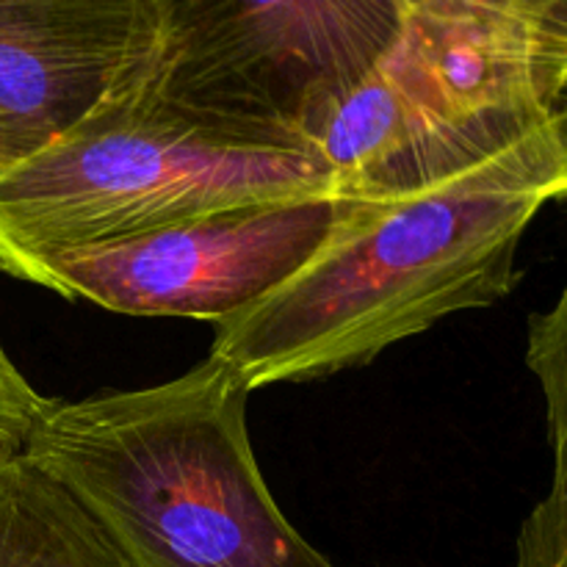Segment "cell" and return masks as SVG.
Listing matches in <instances>:
<instances>
[{"label": "cell", "instance_id": "3", "mask_svg": "<svg viewBox=\"0 0 567 567\" xmlns=\"http://www.w3.org/2000/svg\"><path fill=\"white\" fill-rule=\"evenodd\" d=\"M332 194L305 150L249 142L150 89L0 172V271L219 210Z\"/></svg>", "mask_w": 567, "mask_h": 567}, {"label": "cell", "instance_id": "9", "mask_svg": "<svg viewBox=\"0 0 567 567\" xmlns=\"http://www.w3.org/2000/svg\"><path fill=\"white\" fill-rule=\"evenodd\" d=\"M526 365L546 404L551 482L520 524L515 567H567V282L526 324Z\"/></svg>", "mask_w": 567, "mask_h": 567}, {"label": "cell", "instance_id": "14", "mask_svg": "<svg viewBox=\"0 0 567 567\" xmlns=\"http://www.w3.org/2000/svg\"><path fill=\"white\" fill-rule=\"evenodd\" d=\"M563 203H565V205H567V194H565V199H563Z\"/></svg>", "mask_w": 567, "mask_h": 567}, {"label": "cell", "instance_id": "11", "mask_svg": "<svg viewBox=\"0 0 567 567\" xmlns=\"http://www.w3.org/2000/svg\"><path fill=\"white\" fill-rule=\"evenodd\" d=\"M48 408L50 399L22 377L0 343V460L25 452L28 437Z\"/></svg>", "mask_w": 567, "mask_h": 567}, {"label": "cell", "instance_id": "7", "mask_svg": "<svg viewBox=\"0 0 567 567\" xmlns=\"http://www.w3.org/2000/svg\"><path fill=\"white\" fill-rule=\"evenodd\" d=\"M164 0H0V111L39 147L142 97Z\"/></svg>", "mask_w": 567, "mask_h": 567}, {"label": "cell", "instance_id": "10", "mask_svg": "<svg viewBox=\"0 0 567 567\" xmlns=\"http://www.w3.org/2000/svg\"><path fill=\"white\" fill-rule=\"evenodd\" d=\"M408 11L443 20L507 22V25L567 31V0H402Z\"/></svg>", "mask_w": 567, "mask_h": 567}, {"label": "cell", "instance_id": "13", "mask_svg": "<svg viewBox=\"0 0 567 567\" xmlns=\"http://www.w3.org/2000/svg\"><path fill=\"white\" fill-rule=\"evenodd\" d=\"M563 59H565V75H567V33H565V39H563Z\"/></svg>", "mask_w": 567, "mask_h": 567}, {"label": "cell", "instance_id": "6", "mask_svg": "<svg viewBox=\"0 0 567 567\" xmlns=\"http://www.w3.org/2000/svg\"><path fill=\"white\" fill-rule=\"evenodd\" d=\"M341 203L336 194H319L219 210L48 255L14 277L111 313L219 324L302 269L336 225Z\"/></svg>", "mask_w": 567, "mask_h": 567}, {"label": "cell", "instance_id": "12", "mask_svg": "<svg viewBox=\"0 0 567 567\" xmlns=\"http://www.w3.org/2000/svg\"><path fill=\"white\" fill-rule=\"evenodd\" d=\"M37 150L39 144L33 142L11 116H6L3 111H0V172L14 166L17 161H22L25 155L37 153Z\"/></svg>", "mask_w": 567, "mask_h": 567}, {"label": "cell", "instance_id": "4", "mask_svg": "<svg viewBox=\"0 0 567 567\" xmlns=\"http://www.w3.org/2000/svg\"><path fill=\"white\" fill-rule=\"evenodd\" d=\"M565 33L408 11L385 55L321 116L305 150L347 199L465 169L565 109Z\"/></svg>", "mask_w": 567, "mask_h": 567}, {"label": "cell", "instance_id": "2", "mask_svg": "<svg viewBox=\"0 0 567 567\" xmlns=\"http://www.w3.org/2000/svg\"><path fill=\"white\" fill-rule=\"evenodd\" d=\"M249 393L208 352L158 385L50 399L22 454L133 567H336L269 493L249 443Z\"/></svg>", "mask_w": 567, "mask_h": 567}, {"label": "cell", "instance_id": "1", "mask_svg": "<svg viewBox=\"0 0 567 567\" xmlns=\"http://www.w3.org/2000/svg\"><path fill=\"white\" fill-rule=\"evenodd\" d=\"M567 194V105L498 153L380 197H343L313 258L216 324L210 354L249 391L360 369L518 282V249Z\"/></svg>", "mask_w": 567, "mask_h": 567}, {"label": "cell", "instance_id": "5", "mask_svg": "<svg viewBox=\"0 0 567 567\" xmlns=\"http://www.w3.org/2000/svg\"><path fill=\"white\" fill-rule=\"evenodd\" d=\"M404 14L402 0H164L153 94L233 136L305 150Z\"/></svg>", "mask_w": 567, "mask_h": 567}, {"label": "cell", "instance_id": "8", "mask_svg": "<svg viewBox=\"0 0 567 567\" xmlns=\"http://www.w3.org/2000/svg\"><path fill=\"white\" fill-rule=\"evenodd\" d=\"M0 567H133L103 526L25 454L0 460Z\"/></svg>", "mask_w": 567, "mask_h": 567}]
</instances>
